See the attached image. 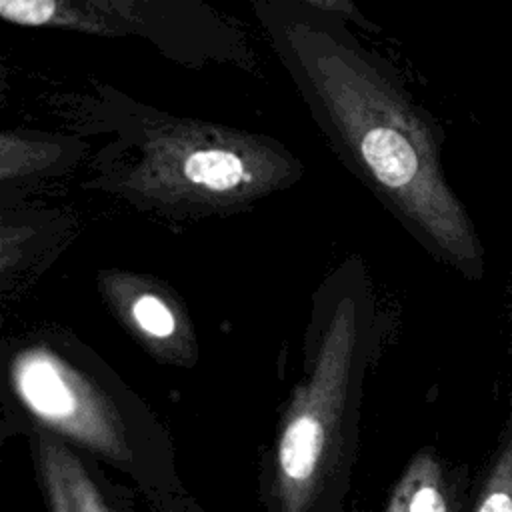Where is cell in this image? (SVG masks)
<instances>
[{"mask_svg": "<svg viewBox=\"0 0 512 512\" xmlns=\"http://www.w3.org/2000/svg\"><path fill=\"white\" fill-rule=\"evenodd\" d=\"M322 24L294 16L276 26V38L336 152L434 258L480 280L484 248L444 178L434 122L388 72Z\"/></svg>", "mask_w": 512, "mask_h": 512, "instance_id": "6da1fadb", "label": "cell"}, {"mask_svg": "<svg viewBox=\"0 0 512 512\" xmlns=\"http://www.w3.org/2000/svg\"><path fill=\"white\" fill-rule=\"evenodd\" d=\"M290 158L270 142L196 122H164L144 132L140 154L112 184L128 198L174 208H226L284 182Z\"/></svg>", "mask_w": 512, "mask_h": 512, "instance_id": "7a4b0ae2", "label": "cell"}, {"mask_svg": "<svg viewBox=\"0 0 512 512\" xmlns=\"http://www.w3.org/2000/svg\"><path fill=\"white\" fill-rule=\"evenodd\" d=\"M356 348L354 304L336 310L314 368L298 386L276 444V490L282 512H310L340 446Z\"/></svg>", "mask_w": 512, "mask_h": 512, "instance_id": "3957f363", "label": "cell"}, {"mask_svg": "<svg viewBox=\"0 0 512 512\" xmlns=\"http://www.w3.org/2000/svg\"><path fill=\"white\" fill-rule=\"evenodd\" d=\"M10 380L26 410L50 430L112 462H132L116 404L64 358L48 348H26L12 358Z\"/></svg>", "mask_w": 512, "mask_h": 512, "instance_id": "277c9868", "label": "cell"}, {"mask_svg": "<svg viewBox=\"0 0 512 512\" xmlns=\"http://www.w3.org/2000/svg\"><path fill=\"white\" fill-rule=\"evenodd\" d=\"M108 292L122 320L156 358L182 366L194 362V334L178 308L160 292L138 286H110Z\"/></svg>", "mask_w": 512, "mask_h": 512, "instance_id": "5b68a950", "label": "cell"}, {"mask_svg": "<svg viewBox=\"0 0 512 512\" xmlns=\"http://www.w3.org/2000/svg\"><path fill=\"white\" fill-rule=\"evenodd\" d=\"M36 470L50 512H110L82 460L48 432L34 434Z\"/></svg>", "mask_w": 512, "mask_h": 512, "instance_id": "8992f818", "label": "cell"}, {"mask_svg": "<svg viewBox=\"0 0 512 512\" xmlns=\"http://www.w3.org/2000/svg\"><path fill=\"white\" fill-rule=\"evenodd\" d=\"M386 512H452L444 472L436 456L418 452L400 476Z\"/></svg>", "mask_w": 512, "mask_h": 512, "instance_id": "52a82bcc", "label": "cell"}, {"mask_svg": "<svg viewBox=\"0 0 512 512\" xmlns=\"http://www.w3.org/2000/svg\"><path fill=\"white\" fill-rule=\"evenodd\" d=\"M472 512H512V432L508 430L476 496Z\"/></svg>", "mask_w": 512, "mask_h": 512, "instance_id": "ba28073f", "label": "cell"}, {"mask_svg": "<svg viewBox=\"0 0 512 512\" xmlns=\"http://www.w3.org/2000/svg\"><path fill=\"white\" fill-rule=\"evenodd\" d=\"M306 4H310L312 8H318V10H328V12H334V14H342V16H348V18H356L360 22H364V18L358 14L356 6L350 2V0H304Z\"/></svg>", "mask_w": 512, "mask_h": 512, "instance_id": "9c48e42d", "label": "cell"}]
</instances>
